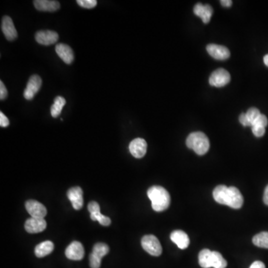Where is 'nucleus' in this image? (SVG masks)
<instances>
[{"mask_svg":"<svg viewBox=\"0 0 268 268\" xmlns=\"http://www.w3.org/2000/svg\"><path fill=\"white\" fill-rule=\"evenodd\" d=\"M148 196L152 201V208L154 211H164L170 206V194L164 187L160 186L150 187L148 191Z\"/></svg>","mask_w":268,"mask_h":268,"instance_id":"nucleus-1","label":"nucleus"},{"mask_svg":"<svg viewBox=\"0 0 268 268\" xmlns=\"http://www.w3.org/2000/svg\"><path fill=\"white\" fill-rule=\"evenodd\" d=\"M186 146L197 154L204 155L210 149V141L206 134L202 132H194L187 137Z\"/></svg>","mask_w":268,"mask_h":268,"instance_id":"nucleus-2","label":"nucleus"},{"mask_svg":"<svg viewBox=\"0 0 268 268\" xmlns=\"http://www.w3.org/2000/svg\"><path fill=\"white\" fill-rule=\"evenodd\" d=\"M244 204L243 196L236 187H228L224 198L223 205H226L232 208H242Z\"/></svg>","mask_w":268,"mask_h":268,"instance_id":"nucleus-3","label":"nucleus"},{"mask_svg":"<svg viewBox=\"0 0 268 268\" xmlns=\"http://www.w3.org/2000/svg\"><path fill=\"white\" fill-rule=\"evenodd\" d=\"M142 246L143 249L154 256H160L162 254V248L160 242L156 236L153 234L144 236L142 238Z\"/></svg>","mask_w":268,"mask_h":268,"instance_id":"nucleus-4","label":"nucleus"},{"mask_svg":"<svg viewBox=\"0 0 268 268\" xmlns=\"http://www.w3.org/2000/svg\"><path fill=\"white\" fill-rule=\"evenodd\" d=\"M110 248L104 243H98L95 244L92 252L90 256V264L91 268H100L102 258L109 252Z\"/></svg>","mask_w":268,"mask_h":268,"instance_id":"nucleus-5","label":"nucleus"},{"mask_svg":"<svg viewBox=\"0 0 268 268\" xmlns=\"http://www.w3.org/2000/svg\"><path fill=\"white\" fill-rule=\"evenodd\" d=\"M230 74L224 68L216 70L210 78V84L216 88H222L230 82Z\"/></svg>","mask_w":268,"mask_h":268,"instance_id":"nucleus-6","label":"nucleus"},{"mask_svg":"<svg viewBox=\"0 0 268 268\" xmlns=\"http://www.w3.org/2000/svg\"><path fill=\"white\" fill-rule=\"evenodd\" d=\"M42 86V79L38 74H33L30 77L27 84L26 88L24 90V96L26 100H33L34 96L38 94V91Z\"/></svg>","mask_w":268,"mask_h":268,"instance_id":"nucleus-7","label":"nucleus"},{"mask_svg":"<svg viewBox=\"0 0 268 268\" xmlns=\"http://www.w3.org/2000/svg\"><path fill=\"white\" fill-rule=\"evenodd\" d=\"M26 208L32 218H44L47 214V210L45 206L36 200L26 201Z\"/></svg>","mask_w":268,"mask_h":268,"instance_id":"nucleus-8","label":"nucleus"},{"mask_svg":"<svg viewBox=\"0 0 268 268\" xmlns=\"http://www.w3.org/2000/svg\"><path fill=\"white\" fill-rule=\"evenodd\" d=\"M88 210L90 212V218L94 222H98L102 226H108L111 224L110 218L104 216L100 213V206L98 202L92 201L88 205Z\"/></svg>","mask_w":268,"mask_h":268,"instance_id":"nucleus-9","label":"nucleus"},{"mask_svg":"<svg viewBox=\"0 0 268 268\" xmlns=\"http://www.w3.org/2000/svg\"><path fill=\"white\" fill-rule=\"evenodd\" d=\"M58 34L50 30L38 32L35 34V40L41 45L50 46L56 44L58 40Z\"/></svg>","mask_w":268,"mask_h":268,"instance_id":"nucleus-10","label":"nucleus"},{"mask_svg":"<svg viewBox=\"0 0 268 268\" xmlns=\"http://www.w3.org/2000/svg\"><path fill=\"white\" fill-rule=\"evenodd\" d=\"M65 254L68 260L79 261L84 256V249L80 242H73L67 246Z\"/></svg>","mask_w":268,"mask_h":268,"instance_id":"nucleus-11","label":"nucleus"},{"mask_svg":"<svg viewBox=\"0 0 268 268\" xmlns=\"http://www.w3.org/2000/svg\"><path fill=\"white\" fill-rule=\"evenodd\" d=\"M147 142L141 138L134 140L129 146L130 154L137 159L142 158L147 152Z\"/></svg>","mask_w":268,"mask_h":268,"instance_id":"nucleus-12","label":"nucleus"},{"mask_svg":"<svg viewBox=\"0 0 268 268\" xmlns=\"http://www.w3.org/2000/svg\"><path fill=\"white\" fill-rule=\"evenodd\" d=\"M1 28L2 31L8 40H14L18 38V32H16L13 20L10 16H3Z\"/></svg>","mask_w":268,"mask_h":268,"instance_id":"nucleus-13","label":"nucleus"},{"mask_svg":"<svg viewBox=\"0 0 268 268\" xmlns=\"http://www.w3.org/2000/svg\"><path fill=\"white\" fill-rule=\"evenodd\" d=\"M208 54L216 60H224L229 58L230 52L226 47L223 46L210 44L206 47Z\"/></svg>","mask_w":268,"mask_h":268,"instance_id":"nucleus-14","label":"nucleus"},{"mask_svg":"<svg viewBox=\"0 0 268 268\" xmlns=\"http://www.w3.org/2000/svg\"><path fill=\"white\" fill-rule=\"evenodd\" d=\"M83 191L80 187L76 186L68 190L67 197L71 201L73 208L76 210H80L83 207L84 197Z\"/></svg>","mask_w":268,"mask_h":268,"instance_id":"nucleus-15","label":"nucleus"},{"mask_svg":"<svg viewBox=\"0 0 268 268\" xmlns=\"http://www.w3.org/2000/svg\"><path fill=\"white\" fill-rule=\"evenodd\" d=\"M46 226L45 219L31 218L26 222L25 229L30 234H39L45 230Z\"/></svg>","mask_w":268,"mask_h":268,"instance_id":"nucleus-16","label":"nucleus"},{"mask_svg":"<svg viewBox=\"0 0 268 268\" xmlns=\"http://www.w3.org/2000/svg\"><path fill=\"white\" fill-rule=\"evenodd\" d=\"M56 52L58 56L66 64H71L74 60V53H73L72 50L66 44H57L56 46Z\"/></svg>","mask_w":268,"mask_h":268,"instance_id":"nucleus-17","label":"nucleus"},{"mask_svg":"<svg viewBox=\"0 0 268 268\" xmlns=\"http://www.w3.org/2000/svg\"><path fill=\"white\" fill-rule=\"evenodd\" d=\"M34 4L36 10L40 12H54L60 7L59 2L52 0H35Z\"/></svg>","mask_w":268,"mask_h":268,"instance_id":"nucleus-18","label":"nucleus"},{"mask_svg":"<svg viewBox=\"0 0 268 268\" xmlns=\"http://www.w3.org/2000/svg\"><path fill=\"white\" fill-rule=\"evenodd\" d=\"M194 12L198 16L202 19L204 24H208L212 16L213 9L210 4L198 3L194 8Z\"/></svg>","mask_w":268,"mask_h":268,"instance_id":"nucleus-19","label":"nucleus"},{"mask_svg":"<svg viewBox=\"0 0 268 268\" xmlns=\"http://www.w3.org/2000/svg\"><path fill=\"white\" fill-rule=\"evenodd\" d=\"M170 239L172 242L178 245L181 250L186 249L190 244V238L188 234L182 230H175L170 234Z\"/></svg>","mask_w":268,"mask_h":268,"instance_id":"nucleus-20","label":"nucleus"},{"mask_svg":"<svg viewBox=\"0 0 268 268\" xmlns=\"http://www.w3.org/2000/svg\"><path fill=\"white\" fill-rule=\"evenodd\" d=\"M54 248V244L50 240H46L36 245L34 250L35 255L38 258L46 256L52 252Z\"/></svg>","mask_w":268,"mask_h":268,"instance_id":"nucleus-21","label":"nucleus"},{"mask_svg":"<svg viewBox=\"0 0 268 268\" xmlns=\"http://www.w3.org/2000/svg\"><path fill=\"white\" fill-rule=\"evenodd\" d=\"M198 260L201 268H212V251L208 249L202 250L199 254Z\"/></svg>","mask_w":268,"mask_h":268,"instance_id":"nucleus-22","label":"nucleus"},{"mask_svg":"<svg viewBox=\"0 0 268 268\" xmlns=\"http://www.w3.org/2000/svg\"><path fill=\"white\" fill-rule=\"evenodd\" d=\"M66 104V100L62 96H58L54 98V104L51 108V115L53 118H57L62 114L64 106Z\"/></svg>","mask_w":268,"mask_h":268,"instance_id":"nucleus-23","label":"nucleus"},{"mask_svg":"<svg viewBox=\"0 0 268 268\" xmlns=\"http://www.w3.org/2000/svg\"><path fill=\"white\" fill-rule=\"evenodd\" d=\"M252 243L258 248L268 249V232H262L252 238Z\"/></svg>","mask_w":268,"mask_h":268,"instance_id":"nucleus-24","label":"nucleus"},{"mask_svg":"<svg viewBox=\"0 0 268 268\" xmlns=\"http://www.w3.org/2000/svg\"><path fill=\"white\" fill-rule=\"evenodd\" d=\"M228 262L222 254L217 251H212V268H226Z\"/></svg>","mask_w":268,"mask_h":268,"instance_id":"nucleus-25","label":"nucleus"},{"mask_svg":"<svg viewBox=\"0 0 268 268\" xmlns=\"http://www.w3.org/2000/svg\"><path fill=\"white\" fill-rule=\"evenodd\" d=\"M260 116H261V112L257 108H251L248 110V112H246V116L248 121H249L251 127L255 123V122L258 120Z\"/></svg>","mask_w":268,"mask_h":268,"instance_id":"nucleus-26","label":"nucleus"},{"mask_svg":"<svg viewBox=\"0 0 268 268\" xmlns=\"http://www.w3.org/2000/svg\"><path fill=\"white\" fill-rule=\"evenodd\" d=\"M78 4L84 8L92 9L97 6L96 0H78Z\"/></svg>","mask_w":268,"mask_h":268,"instance_id":"nucleus-27","label":"nucleus"},{"mask_svg":"<svg viewBox=\"0 0 268 268\" xmlns=\"http://www.w3.org/2000/svg\"><path fill=\"white\" fill-rule=\"evenodd\" d=\"M268 124V120L266 116L261 114L258 120L255 122L252 126H260V127L266 128Z\"/></svg>","mask_w":268,"mask_h":268,"instance_id":"nucleus-28","label":"nucleus"},{"mask_svg":"<svg viewBox=\"0 0 268 268\" xmlns=\"http://www.w3.org/2000/svg\"><path fill=\"white\" fill-rule=\"evenodd\" d=\"M252 132L256 137H262L266 134V128L260 126H252Z\"/></svg>","mask_w":268,"mask_h":268,"instance_id":"nucleus-29","label":"nucleus"},{"mask_svg":"<svg viewBox=\"0 0 268 268\" xmlns=\"http://www.w3.org/2000/svg\"><path fill=\"white\" fill-rule=\"evenodd\" d=\"M8 96V90L6 89L3 82H0V100H6Z\"/></svg>","mask_w":268,"mask_h":268,"instance_id":"nucleus-30","label":"nucleus"},{"mask_svg":"<svg viewBox=\"0 0 268 268\" xmlns=\"http://www.w3.org/2000/svg\"><path fill=\"white\" fill-rule=\"evenodd\" d=\"M10 124L8 118L2 112H0V126L2 128H6Z\"/></svg>","mask_w":268,"mask_h":268,"instance_id":"nucleus-31","label":"nucleus"},{"mask_svg":"<svg viewBox=\"0 0 268 268\" xmlns=\"http://www.w3.org/2000/svg\"><path fill=\"white\" fill-rule=\"evenodd\" d=\"M239 122L242 126L248 127V126H250L249 121H248V118L246 116V114H242L239 116Z\"/></svg>","mask_w":268,"mask_h":268,"instance_id":"nucleus-32","label":"nucleus"},{"mask_svg":"<svg viewBox=\"0 0 268 268\" xmlns=\"http://www.w3.org/2000/svg\"><path fill=\"white\" fill-rule=\"evenodd\" d=\"M250 268H266L264 263L262 262L256 261L251 264Z\"/></svg>","mask_w":268,"mask_h":268,"instance_id":"nucleus-33","label":"nucleus"},{"mask_svg":"<svg viewBox=\"0 0 268 268\" xmlns=\"http://www.w3.org/2000/svg\"><path fill=\"white\" fill-rule=\"evenodd\" d=\"M263 201L264 204L268 206V185L264 190V196H263Z\"/></svg>","mask_w":268,"mask_h":268,"instance_id":"nucleus-34","label":"nucleus"},{"mask_svg":"<svg viewBox=\"0 0 268 268\" xmlns=\"http://www.w3.org/2000/svg\"><path fill=\"white\" fill-rule=\"evenodd\" d=\"M220 3L224 7H230L232 6V2L231 0H222Z\"/></svg>","mask_w":268,"mask_h":268,"instance_id":"nucleus-35","label":"nucleus"},{"mask_svg":"<svg viewBox=\"0 0 268 268\" xmlns=\"http://www.w3.org/2000/svg\"><path fill=\"white\" fill-rule=\"evenodd\" d=\"M264 63L268 67V54L264 57Z\"/></svg>","mask_w":268,"mask_h":268,"instance_id":"nucleus-36","label":"nucleus"}]
</instances>
